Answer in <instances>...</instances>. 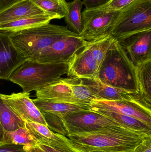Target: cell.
Instances as JSON below:
<instances>
[{
  "label": "cell",
  "mask_w": 151,
  "mask_h": 152,
  "mask_svg": "<svg viewBox=\"0 0 151 152\" xmlns=\"http://www.w3.org/2000/svg\"><path fill=\"white\" fill-rule=\"evenodd\" d=\"M135 0H109L105 4L95 8L103 11H120Z\"/></svg>",
  "instance_id": "28"
},
{
  "label": "cell",
  "mask_w": 151,
  "mask_h": 152,
  "mask_svg": "<svg viewBox=\"0 0 151 152\" xmlns=\"http://www.w3.org/2000/svg\"><path fill=\"white\" fill-rule=\"evenodd\" d=\"M133 152H151V136L144 137Z\"/></svg>",
  "instance_id": "30"
},
{
  "label": "cell",
  "mask_w": 151,
  "mask_h": 152,
  "mask_svg": "<svg viewBox=\"0 0 151 152\" xmlns=\"http://www.w3.org/2000/svg\"><path fill=\"white\" fill-rule=\"evenodd\" d=\"M113 38L111 35L88 42L87 45L99 68L105 58Z\"/></svg>",
  "instance_id": "26"
},
{
  "label": "cell",
  "mask_w": 151,
  "mask_h": 152,
  "mask_svg": "<svg viewBox=\"0 0 151 152\" xmlns=\"http://www.w3.org/2000/svg\"><path fill=\"white\" fill-rule=\"evenodd\" d=\"M36 96L39 100L80 105L72 98L71 88L62 77L37 90Z\"/></svg>",
  "instance_id": "14"
},
{
  "label": "cell",
  "mask_w": 151,
  "mask_h": 152,
  "mask_svg": "<svg viewBox=\"0 0 151 152\" xmlns=\"http://www.w3.org/2000/svg\"><path fill=\"white\" fill-rule=\"evenodd\" d=\"M148 135L121 126H107L94 132L66 136L71 143L83 152H133Z\"/></svg>",
  "instance_id": "1"
},
{
  "label": "cell",
  "mask_w": 151,
  "mask_h": 152,
  "mask_svg": "<svg viewBox=\"0 0 151 152\" xmlns=\"http://www.w3.org/2000/svg\"><path fill=\"white\" fill-rule=\"evenodd\" d=\"M90 108L102 109L131 116L151 126V109L137 101L95 100L90 104Z\"/></svg>",
  "instance_id": "8"
},
{
  "label": "cell",
  "mask_w": 151,
  "mask_h": 152,
  "mask_svg": "<svg viewBox=\"0 0 151 152\" xmlns=\"http://www.w3.org/2000/svg\"><path fill=\"white\" fill-rule=\"evenodd\" d=\"M90 110L101 113L112 119L126 128L137 132L145 133L148 135H151V126H149L136 118L114 112L97 108H90Z\"/></svg>",
  "instance_id": "18"
},
{
  "label": "cell",
  "mask_w": 151,
  "mask_h": 152,
  "mask_svg": "<svg viewBox=\"0 0 151 152\" xmlns=\"http://www.w3.org/2000/svg\"><path fill=\"white\" fill-rule=\"evenodd\" d=\"M88 43V42L77 34L65 37L46 49L37 61L43 63L69 62Z\"/></svg>",
  "instance_id": "7"
},
{
  "label": "cell",
  "mask_w": 151,
  "mask_h": 152,
  "mask_svg": "<svg viewBox=\"0 0 151 152\" xmlns=\"http://www.w3.org/2000/svg\"><path fill=\"white\" fill-rule=\"evenodd\" d=\"M46 12L31 0H20L0 10V25Z\"/></svg>",
  "instance_id": "15"
},
{
  "label": "cell",
  "mask_w": 151,
  "mask_h": 152,
  "mask_svg": "<svg viewBox=\"0 0 151 152\" xmlns=\"http://www.w3.org/2000/svg\"><path fill=\"white\" fill-rule=\"evenodd\" d=\"M82 5L81 0H74L67 2L68 12L64 18L68 29L79 35L82 30L81 10Z\"/></svg>",
  "instance_id": "23"
},
{
  "label": "cell",
  "mask_w": 151,
  "mask_h": 152,
  "mask_svg": "<svg viewBox=\"0 0 151 152\" xmlns=\"http://www.w3.org/2000/svg\"><path fill=\"white\" fill-rule=\"evenodd\" d=\"M20 0H0V10L9 6Z\"/></svg>",
  "instance_id": "32"
},
{
  "label": "cell",
  "mask_w": 151,
  "mask_h": 152,
  "mask_svg": "<svg viewBox=\"0 0 151 152\" xmlns=\"http://www.w3.org/2000/svg\"><path fill=\"white\" fill-rule=\"evenodd\" d=\"M63 80L71 88L72 96L80 105L90 107V104L96 97L91 93L87 86L82 83L80 79L67 77Z\"/></svg>",
  "instance_id": "21"
},
{
  "label": "cell",
  "mask_w": 151,
  "mask_h": 152,
  "mask_svg": "<svg viewBox=\"0 0 151 152\" xmlns=\"http://www.w3.org/2000/svg\"><path fill=\"white\" fill-rule=\"evenodd\" d=\"M26 126L33 135L37 143L50 146L61 144L67 139L65 136L51 131L47 126L33 122H26Z\"/></svg>",
  "instance_id": "17"
},
{
  "label": "cell",
  "mask_w": 151,
  "mask_h": 152,
  "mask_svg": "<svg viewBox=\"0 0 151 152\" xmlns=\"http://www.w3.org/2000/svg\"><path fill=\"white\" fill-rule=\"evenodd\" d=\"M74 34L67 27L48 23L8 35L26 60L37 61L42 53L54 42Z\"/></svg>",
  "instance_id": "3"
},
{
  "label": "cell",
  "mask_w": 151,
  "mask_h": 152,
  "mask_svg": "<svg viewBox=\"0 0 151 152\" xmlns=\"http://www.w3.org/2000/svg\"><path fill=\"white\" fill-rule=\"evenodd\" d=\"M40 9L47 13L64 18L68 14L67 2L66 0H31Z\"/></svg>",
  "instance_id": "24"
},
{
  "label": "cell",
  "mask_w": 151,
  "mask_h": 152,
  "mask_svg": "<svg viewBox=\"0 0 151 152\" xmlns=\"http://www.w3.org/2000/svg\"><path fill=\"white\" fill-rule=\"evenodd\" d=\"M0 122L5 131L12 132L26 127V122L0 96Z\"/></svg>",
  "instance_id": "22"
},
{
  "label": "cell",
  "mask_w": 151,
  "mask_h": 152,
  "mask_svg": "<svg viewBox=\"0 0 151 152\" xmlns=\"http://www.w3.org/2000/svg\"><path fill=\"white\" fill-rule=\"evenodd\" d=\"M151 29V0H135L120 10L111 36L118 42Z\"/></svg>",
  "instance_id": "5"
},
{
  "label": "cell",
  "mask_w": 151,
  "mask_h": 152,
  "mask_svg": "<svg viewBox=\"0 0 151 152\" xmlns=\"http://www.w3.org/2000/svg\"><path fill=\"white\" fill-rule=\"evenodd\" d=\"M5 132L6 131L0 122V143H4Z\"/></svg>",
  "instance_id": "33"
},
{
  "label": "cell",
  "mask_w": 151,
  "mask_h": 152,
  "mask_svg": "<svg viewBox=\"0 0 151 152\" xmlns=\"http://www.w3.org/2000/svg\"><path fill=\"white\" fill-rule=\"evenodd\" d=\"M99 66L87 46L82 49L70 62L68 77L79 79L98 78Z\"/></svg>",
  "instance_id": "12"
},
{
  "label": "cell",
  "mask_w": 151,
  "mask_h": 152,
  "mask_svg": "<svg viewBox=\"0 0 151 152\" xmlns=\"http://www.w3.org/2000/svg\"><path fill=\"white\" fill-rule=\"evenodd\" d=\"M56 19H60L58 16L47 12L25 17L12 22L0 25V32L9 34L48 24L51 20Z\"/></svg>",
  "instance_id": "16"
},
{
  "label": "cell",
  "mask_w": 151,
  "mask_h": 152,
  "mask_svg": "<svg viewBox=\"0 0 151 152\" xmlns=\"http://www.w3.org/2000/svg\"><path fill=\"white\" fill-rule=\"evenodd\" d=\"M90 152H107L103 151H93Z\"/></svg>",
  "instance_id": "35"
},
{
  "label": "cell",
  "mask_w": 151,
  "mask_h": 152,
  "mask_svg": "<svg viewBox=\"0 0 151 152\" xmlns=\"http://www.w3.org/2000/svg\"><path fill=\"white\" fill-rule=\"evenodd\" d=\"M27 152H43L39 148L37 145L35 146H27Z\"/></svg>",
  "instance_id": "34"
},
{
  "label": "cell",
  "mask_w": 151,
  "mask_h": 152,
  "mask_svg": "<svg viewBox=\"0 0 151 152\" xmlns=\"http://www.w3.org/2000/svg\"><path fill=\"white\" fill-rule=\"evenodd\" d=\"M25 60L12 44L9 35L0 32V79L9 80Z\"/></svg>",
  "instance_id": "11"
},
{
  "label": "cell",
  "mask_w": 151,
  "mask_h": 152,
  "mask_svg": "<svg viewBox=\"0 0 151 152\" xmlns=\"http://www.w3.org/2000/svg\"><path fill=\"white\" fill-rule=\"evenodd\" d=\"M139 92L142 101L151 109V60L137 66Z\"/></svg>",
  "instance_id": "20"
},
{
  "label": "cell",
  "mask_w": 151,
  "mask_h": 152,
  "mask_svg": "<svg viewBox=\"0 0 151 152\" xmlns=\"http://www.w3.org/2000/svg\"><path fill=\"white\" fill-rule=\"evenodd\" d=\"M0 96L25 122H35L47 126L41 113L30 98V93L22 92L9 95L0 93Z\"/></svg>",
  "instance_id": "9"
},
{
  "label": "cell",
  "mask_w": 151,
  "mask_h": 152,
  "mask_svg": "<svg viewBox=\"0 0 151 152\" xmlns=\"http://www.w3.org/2000/svg\"><path fill=\"white\" fill-rule=\"evenodd\" d=\"M151 29L139 32L118 42L136 66L151 60Z\"/></svg>",
  "instance_id": "10"
},
{
  "label": "cell",
  "mask_w": 151,
  "mask_h": 152,
  "mask_svg": "<svg viewBox=\"0 0 151 152\" xmlns=\"http://www.w3.org/2000/svg\"><path fill=\"white\" fill-rule=\"evenodd\" d=\"M33 102L41 112L48 113L60 116L75 112L90 110V107L87 106L39 100L36 98L33 100Z\"/></svg>",
  "instance_id": "19"
},
{
  "label": "cell",
  "mask_w": 151,
  "mask_h": 152,
  "mask_svg": "<svg viewBox=\"0 0 151 152\" xmlns=\"http://www.w3.org/2000/svg\"><path fill=\"white\" fill-rule=\"evenodd\" d=\"M120 11L85 9L82 13V30L79 36L87 42L111 35Z\"/></svg>",
  "instance_id": "6"
},
{
  "label": "cell",
  "mask_w": 151,
  "mask_h": 152,
  "mask_svg": "<svg viewBox=\"0 0 151 152\" xmlns=\"http://www.w3.org/2000/svg\"><path fill=\"white\" fill-rule=\"evenodd\" d=\"M70 62L43 63L25 60L12 74L9 80L21 87L23 92L36 91L67 75Z\"/></svg>",
  "instance_id": "4"
},
{
  "label": "cell",
  "mask_w": 151,
  "mask_h": 152,
  "mask_svg": "<svg viewBox=\"0 0 151 152\" xmlns=\"http://www.w3.org/2000/svg\"><path fill=\"white\" fill-rule=\"evenodd\" d=\"M4 143L26 146H35L37 142L26 126L12 132H5Z\"/></svg>",
  "instance_id": "25"
},
{
  "label": "cell",
  "mask_w": 151,
  "mask_h": 152,
  "mask_svg": "<svg viewBox=\"0 0 151 152\" xmlns=\"http://www.w3.org/2000/svg\"><path fill=\"white\" fill-rule=\"evenodd\" d=\"M36 145L43 152H83L74 147L67 137L65 142L56 146H48L40 143Z\"/></svg>",
  "instance_id": "27"
},
{
  "label": "cell",
  "mask_w": 151,
  "mask_h": 152,
  "mask_svg": "<svg viewBox=\"0 0 151 152\" xmlns=\"http://www.w3.org/2000/svg\"><path fill=\"white\" fill-rule=\"evenodd\" d=\"M27 146L9 143H0V152H27Z\"/></svg>",
  "instance_id": "29"
},
{
  "label": "cell",
  "mask_w": 151,
  "mask_h": 152,
  "mask_svg": "<svg viewBox=\"0 0 151 152\" xmlns=\"http://www.w3.org/2000/svg\"><path fill=\"white\" fill-rule=\"evenodd\" d=\"M98 78L105 85L138 94L137 67L114 38L99 68Z\"/></svg>",
  "instance_id": "2"
},
{
  "label": "cell",
  "mask_w": 151,
  "mask_h": 152,
  "mask_svg": "<svg viewBox=\"0 0 151 152\" xmlns=\"http://www.w3.org/2000/svg\"><path fill=\"white\" fill-rule=\"evenodd\" d=\"M109 0H83L82 4L87 10H92L105 4Z\"/></svg>",
  "instance_id": "31"
},
{
  "label": "cell",
  "mask_w": 151,
  "mask_h": 152,
  "mask_svg": "<svg viewBox=\"0 0 151 152\" xmlns=\"http://www.w3.org/2000/svg\"><path fill=\"white\" fill-rule=\"evenodd\" d=\"M80 80L83 84L88 87L92 94L96 97L97 100L135 101L143 104L148 107L140 99L138 94L131 93L105 85L100 81L98 78Z\"/></svg>",
  "instance_id": "13"
}]
</instances>
